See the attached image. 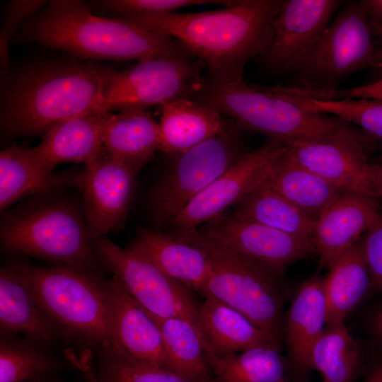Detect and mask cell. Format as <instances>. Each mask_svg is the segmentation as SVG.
I'll use <instances>...</instances> for the list:
<instances>
[{"label": "cell", "instance_id": "cell-1", "mask_svg": "<svg viewBox=\"0 0 382 382\" xmlns=\"http://www.w3.org/2000/svg\"><path fill=\"white\" fill-rule=\"evenodd\" d=\"M284 0H240L197 13L122 17L179 41L221 82L243 81L248 62L260 57L273 35V21Z\"/></svg>", "mask_w": 382, "mask_h": 382}, {"label": "cell", "instance_id": "cell-2", "mask_svg": "<svg viewBox=\"0 0 382 382\" xmlns=\"http://www.w3.org/2000/svg\"><path fill=\"white\" fill-rule=\"evenodd\" d=\"M15 42H36L98 59L140 61L190 54L167 35L128 18L96 15L79 0L49 1L45 9L21 25Z\"/></svg>", "mask_w": 382, "mask_h": 382}, {"label": "cell", "instance_id": "cell-3", "mask_svg": "<svg viewBox=\"0 0 382 382\" xmlns=\"http://www.w3.org/2000/svg\"><path fill=\"white\" fill-rule=\"evenodd\" d=\"M103 66L42 62L13 75L1 100V127L8 136L47 132L73 117L103 114Z\"/></svg>", "mask_w": 382, "mask_h": 382}, {"label": "cell", "instance_id": "cell-4", "mask_svg": "<svg viewBox=\"0 0 382 382\" xmlns=\"http://www.w3.org/2000/svg\"><path fill=\"white\" fill-rule=\"evenodd\" d=\"M91 271L62 265H29L28 276L36 299L62 336L82 343V347L122 351L115 332L108 282Z\"/></svg>", "mask_w": 382, "mask_h": 382}, {"label": "cell", "instance_id": "cell-5", "mask_svg": "<svg viewBox=\"0 0 382 382\" xmlns=\"http://www.w3.org/2000/svg\"><path fill=\"white\" fill-rule=\"evenodd\" d=\"M207 254L210 268L200 290L241 313L255 325L283 342L284 299L277 277L213 241L199 228L171 235Z\"/></svg>", "mask_w": 382, "mask_h": 382}, {"label": "cell", "instance_id": "cell-6", "mask_svg": "<svg viewBox=\"0 0 382 382\" xmlns=\"http://www.w3.org/2000/svg\"><path fill=\"white\" fill-rule=\"evenodd\" d=\"M192 98L231 117L240 127L281 141L326 138L352 127L337 117L308 111L243 80L221 82L209 76Z\"/></svg>", "mask_w": 382, "mask_h": 382}, {"label": "cell", "instance_id": "cell-7", "mask_svg": "<svg viewBox=\"0 0 382 382\" xmlns=\"http://www.w3.org/2000/svg\"><path fill=\"white\" fill-rule=\"evenodd\" d=\"M374 40L359 1H347L287 71L295 81L292 87L308 95L337 90L347 77L371 68Z\"/></svg>", "mask_w": 382, "mask_h": 382}, {"label": "cell", "instance_id": "cell-8", "mask_svg": "<svg viewBox=\"0 0 382 382\" xmlns=\"http://www.w3.org/2000/svg\"><path fill=\"white\" fill-rule=\"evenodd\" d=\"M85 220L65 201L45 202L13 213L1 226V247L62 265L97 267Z\"/></svg>", "mask_w": 382, "mask_h": 382}, {"label": "cell", "instance_id": "cell-9", "mask_svg": "<svg viewBox=\"0 0 382 382\" xmlns=\"http://www.w3.org/2000/svg\"><path fill=\"white\" fill-rule=\"evenodd\" d=\"M202 61L160 56L139 61L125 71L104 67L103 112L146 109L180 98H192L203 86Z\"/></svg>", "mask_w": 382, "mask_h": 382}, {"label": "cell", "instance_id": "cell-10", "mask_svg": "<svg viewBox=\"0 0 382 382\" xmlns=\"http://www.w3.org/2000/svg\"><path fill=\"white\" fill-rule=\"evenodd\" d=\"M235 127L190 148L180 156L158 184L151 199V212L157 225L168 223L242 156Z\"/></svg>", "mask_w": 382, "mask_h": 382}, {"label": "cell", "instance_id": "cell-11", "mask_svg": "<svg viewBox=\"0 0 382 382\" xmlns=\"http://www.w3.org/2000/svg\"><path fill=\"white\" fill-rule=\"evenodd\" d=\"M96 254L125 291L151 315L187 319L199 330V303L192 291L163 272L147 257L110 239L96 240Z\"/></svg>", "mask_w": 382, "mask_h": 382}, {"label": "cell", "instance_id": "cell-12", "mask_svg": "<svg viewBox=\"0 0 382 382\" xmlns=\"http://www.w3.org/2000/svg\"><path fill=\"white\" fill-rule=\"evenodd\" d=\"M285 150L281 140L269 138L257 149L243 154L168 223L172 235L191 231L223 215L265 183L274 161Z\"/></svg>", "mask_w": 382, "mask_h": 382}, {"label": "cell", "instance_id": "cell-13", "mask_svg": "<svg viewBox=\"0 0 382 382\" xmlns=\"http://www.w3.org/2000/svg\"><path fill=\"white\" fill-rule=\"evenodd\" d=\"M370 139L352 127L326 138L282 141L301 165L348 192L374 199L380 195L368 174Z\"/></svg>", "mask_w": 382, "mask_h": 382}, {"label": "cell", "instance_id": "cell-14", "mask_svg": "<svg viewBox=\"0 0 382 382\" xmlns=\"http://www.w3.org/2000/svg\"><path fill=\"white\" fill-rule=\"evenodd\" d=\"M139 171L104 154L76 173L75 185L83 195L85 221L92 241L123 228Z\"/></svg>", "mask_w": 382, "mask_h": 382}, {"label": "cell", "instance_id": "cell-15", "mask_svg": "<svg viewBox=\"0 0 382 382\" xmlns=\"http://www.w3.org/2000/svg\"><path fill=\"white\" fill-rule=\"evenodd\" d=\"M197 228L277 277L291 265L316 253L311 238L296 236L233 214H224Z\"/></svg>", "mask_w": 382, "mask_h": 382}, {"label": "cell", "instance_id": "cell-16", "mask_svg": "<svg viewBox=\"0 0 382 382\" xmlns=\"http://www.w3.org/2000/svg\"><path fill=\"white\" fill-rule=\"evenodd\" d=\"M345 3L341 0H284L273 21L272 40L260 57L264 66L272 72L287 73Z\"/></svg>", "mask_w": 382, "mask_h": 382}, {"label": "cell", "instance_id": "cell-17", "mask_svg": "<svg viewBox=\"0 0 382 382\" xmlns=\"http://www.w3.org/2000/svg\"><path fill=\"white\" fill-rule=\"evenodd\" d=\"M324 279L313 276L304 281L284 313L283 342L293 382H308L313 371L312 349L327 324Z\"/></svg>", "mask_w": 382, "mask_h": 382}, {"label": "cell", "instance_id": "cell-18", "mask_svg": "<svg viewBox=\"0 0 382 382\" xmlns=\"http://www.w3.org/2000/svg\"><path fill=\"white\" fill-rule=\"evenodd\" d=\"M382 221L376 199L345 192L315 220L312 239L320 268L359 241L361 234Z\"/></svg>", "mask_w": 382, "mask_h": 382}, {"label": "cell", "instance_id": "cell-19", "mask_svg": "<svg viewBox=\"0 0 382 382\" xmlns=\"http://www.w3.org/2000/svg\"><path fill=\"white\" fill-rule=\"evenodd\" d=\"M28 266L25 262L17 261L1 267V332L23 334L47 347L62 336L35 296L28 279Z\"/></svg>", "mask_w": 382, "mask_h": 382}, {"label": "cell", "instance_id": "cell-20", "mask_svg": "<svg viewBox=\"0 0 382 382\" xmlns=\"http://www.w3.org/2000/svg\"><path fill=\"white\" fill-rule=\"evenodd\" d=\"M115 336L122 352L152 365L173 370L158 326L122 287L115 277L108 281Z\"/></svg>", "mask_w": 382, "mask_h": 382}, {"label": "cell", "instance_id": "cell-21", "mask_svg": "<svg viewBox=\"0 0 382 382\" xmlns=\"http://www.w3.org/2000/svg\"><path fill=\"white\" fill-rule=\"evenodd\" d=\"M108 113L81 115L64 120L46 132L32 151L40 164L53 172L59 163H83L105 154L103 132Z\"/></svg>", "mask_w": 382, "mask_h": 382}, {"label": "cell", "instance_id": "cell-22", "mask_svg": "<svg viewBox=\"0 0 382 382\" xmlns=\"http://www.w3.org/2000/svg\"><path fill=\"white\" fill-rule=\"evenodd\" d=\"M198 323L204 349L219 357L257 346H282L241 313L212 296L199 303Z\"/></svg>", "mask_w": 382, "mask_h": 382}, {"label": "cell", "instance_id": "cell-23", "mask_svg": "<svg viewBox=\"0 0 382 382\" xmlns=\"http://www.w3.org/2000/svg\"><path fill=\"white\" fill-rule=\"evenodd\" d=\"M228 127L222 115L193 98H180L160 106L158 150L180 154Z\"/></svg>", "mask_w": 382, "mask_h": 382}, {"label": "cell", "instance_id": "cell-24", "mask_svg": "<svg viewBox=\"0 0 382 382\" xmlns=\"http://www.w3.org/2000/svg\"><path fill=\"white\" fill-rule=\"evenodd\" d=\"M129 247L191 291H200L209 272V260L204 250L158 229H139Z\"/></svg>", "mask_w": 382, "mask_h": 382}, {"label": "cell", "instance_id": "cell-25", "mask_svg": "<svg viewBox=\"0 0 382 382\" xmlns=\"http://www.w3.org/2000/svg\"><path fill=\"white\" fill-rule=\"evenodd\" d=\"M105 155L140 170L159 147L158 122L146 109L108 113L103 132Z\"/></svg>", "mask_w": 382, "mask_h": 382}, {"label": "cell", "instance_id": "cell-26", "mask_svg": "<svg viewBox=\"0 0 382 382\" xmlns=\"http://www.w3.org/2000/svg\"><path fill=\"white\" fill-rule=\"evenodd\" d=\"M265 183L314 220L348 192L301 165L286 149L274 161Z\"/></svg>", "mask_w": 382, "mask_h": 382}, {"label": "cell", "instance_id": "cell-27", "mask_svg": "<svg viewBox=\"0 0 382 382\" xmlns=\"http://www.w3.org/2000/svg\"><path fill=\"white\" fill-rule=\"evenodd\" d=\"M328 270L324 277L327 323H345L372 286L362 242L338 256Z\"/></svg>", "mask_w": 382, "mask_h": 382}, {"label": "cell", "instance_id": "cell-28", "mask_svg": "<svg viewBox=\"0 0 382 382\" xmlns=\"http://www.w3.org/2000/svg\"><path fill=\"white\" fill-rule=\"evenodd\" d=\"M76 173L47 171L31 149L13 144L0 153V208L3 210L30 194L75 185Z\"/></svg>", "mask_w": 382, "mask_h": 382}, {"label": "cell", "instance_id": "cell-29", "mask_svg": "<svg viewBox=\"0 0 382 382\" xmlns=\"http://www.w3.org/2000/svg\"><path fill=\"white\" fill-rule=\"evenodd\" d=\"M204 352L214 382H287L289 378L279 345L257 346L224 357Z\"/></svg>", "mask_w": 382, "mask_h": 382}, {"label": "cell", "instance_id": "cell-30", "mask_svg": "<svg viewBox=\"0 0 382 382\" xmlns=\"http://www.w3.org/2000/svg\"><path fill=\"white\" fill-rule=\"evenodd\" d=\"M236 207L233 214L238 218L312 239L315 220L265 183Z\"/></svg>", "mask_w": 382, "mask_h": 382}, {"label": "cell", "instance_id": "cell-31", "mask_svg": "<svg viewBox=\"0 0 382 382\" xmlns=\"http://www.w3.org/2000/svg\"><path fill=\"white\" fill-rule=\"evenodd\" d=\"M149 314L161 331L173 371L187 382H214L196 326L185 318Z\"/></svg>", "mask_w": 382, "mask_h": 382}, {"label": "cell", "instance_id": "cell-32", "mask_svg": "<svg viewBox=\"0 0 382 382\" xmlns=\"http://www.w3.org/2000/svg\"><path fill=\"white\" fill-rule=\"evenodd\" d=\"M361 361V347L345 323H327L311 353L313 370L321 374V382H355Z\"/></svg>", "mask_w": 382, "mask_h": 382}, {"label": "cell", "instance_id": "cell-33", "mask_svg": "<svg viewBox=\"0 0 382 382\" xmlns=\"http://www.w3.org/2000/svg\"><path fill=\"white\" fill-rule=\"evenodd\" d=\"M277 96L308 111L337 117L359 127L370 139L382 141V100L318 99L292 86H278Z\"/></svg>", "mask_w": 382, "mask_h": 382}, {"label": "cell", "instance_id": "cell-34", "mask_svg": "<svg viewBox=\"0 0 382 382\" xmlns=\"http://www.w3.org/2000/svg\"><path fill=\"white\" fill-rule=\"evenodd\" d=\"M14 335L1 332L0 382H25L66 367L46 347Z\"/></svg>", "mask_w": 382, "mask_h": 382}, {"label": "cell", "instance_id": "cell-35", "mask_svg": "<svg viewBox=\"0 0 382 382\" xmlns=\"http://www.w3.org/2000/svg\"><path fill=\"white\" fill-rule=\"evenodd\" d=\"M98 352L96 370L101 382H187L172 370L136 360L120 351Z\"/></svg>", "mask_w": 382, "mask_h": 382}, {"label": "cell", "instance_id": "cell-36", "mask_svg": "<svg viewBox=\"0 0 382 382\" xmlns=\"http://www.w3.org/2000/svg\"><path fill=\"white\" fill-rule=\"evenodd\" d=\"M229 0H100L92 1L91 8L103 12H112L122 17L153 16L173 13L174 11L184 7L199 5L233 4Z\"/></svg>", "mask_w": 382, "mask_h": 382}, {"label": "cell", "instance_id": "cell-37", "mask_svg": "<svg viewBox=\"0 0 382 382\" xmlns=\"http://www.w3.org/2000/svg\"><path fill=\"white\" fill-rule=\"evenodd\" d=\"M44 0H14L7 4L0 31V64L6 69L9 62L8 42L22 25L36 15L46 4Z\"/></svg>", "mask_w": 382, "mask_h": 382}, {"label": "cell", "instance_id": "cell-38", "mask_svg": "<svg viewBox=\"0 0 382 382\" xmlns=\"http://www.w3.org/2000/svg\"><path fill=\"white\" fill-rule=\"evenodd\" d=\"M361 242L372 286L382 289V221L369 229Z\"/></svg>", "mask_w": 382, "mask_h": 382}, {"label": "cell", "instance_id": "cell-39", "mask_svg": "<svg viewBox=\"0 0 382 382\" xmlns=\"http://www.w3.org/2000/svg\"><path fill=\"white\" fill-rule=\"evenodd\" d=\"M318 99L367 98L382 100V77L365 85L337 89L328 93L311 96Z\"/></svg>", "mask_w": 382, "mask_h": 382}, {"label": "cell", "instance_id": "cell-40", "mask_svg": "<svg viewBox=\"0 0 382 382\" xmlns=\"http://www.w3.org/2000/svg\"><path fill=\"white\" fill-rule=\"evenodd\" d=\"M63 353L69 363L82 374L86 382H101L96 373L91 348L82 347L76 351L73 347H66Z\"/></svg>", "mask_w": 382, "mask_h": 382}, {"label": "cell", "instance_id": "cell-41", "mask_svg": "<svg viewBox=\"0 0 382 382\" xmlns=\"http://www.w3.org/2000/svg\"><path fill=\"white\" fill-rule=\"evenodd\" d=\"M359 3L374 38L377 39L376 47H382V0H361Z\"/></svg>", "mask_w": 382, "mask_h": 382}, {"label": "cell", "instance_id": "cell-42", "mask_svg": "<svg viewBox=\"0 0 382 382\" xmlns=\"http://www.w3.org/2000/svg\"><path fill=\"white\" fill-rule=\"evenodd\" d=\"M367 170L373 185L378 191L380 197H382V163L369 162Z\"/></svg>", "mask_w": 382, "mask_h": 382}, {"label": "cell", "instance_id": "cell-43", "mask_svg": "<svg viewBox=\"0 0 382 382\" xmlns=\"http://www.w3.org/2000/svg\"><path fill=\"white\" fill-rule=\"evenodd\" d=\"M361 382H382V359L371 364Z\"/></svg>", "mask_w": 382, "mask_h": 382}, {"label": "cell", "instance_id": "cell-44", "mask_svg": "<svg viewBox=\"0 0 382 382\" xmlns=\"http://www.w3.org/2000/svg\"><path fill=\"white\" fill-rule=\"evenodd\" d=\"M372 326L376 334L382 340V308L374 314Z\"/></svg>", "mask_w": 382, "mask_h": 382}, {"label": "cell", "instance_id": "cell-45", "mask_svg": "<svg viewBox=\"0 0 382 382\" xmlns=\"http://www.w3.org/2000/svg\"><path fill=\"white\" fill-rule=\"evenodd\" d=\"M371 68L382 76V47H376Z\"/></svg>", "mask_w": 382, "mask_h": 382}, {"label": "cell", "instance_id": "cell-46", "mask_svg": "<svg viewBox=\"0 0 382 382\" xmlns=\"http://www.w3.org/2000/svg\"><path fill=\"white\" fill-rule=\"evenodd\" d=\"M25 382H59L57 381H54V379H51L48 377V375L42 376L40 377H37L35 378H33L28 381H26Z\"/></svg>", "mask_w": 382, "mask_h": 382}, {"label": "cell", "instance_id": "cell-47", "mask_svg": "<svg viewBox=\"0 0 382 382\" xmlns=\"http://www.w3.org/2000/svg\"><path fill=\"white\" fill-rule=\"evenodd\" d=\"M376 163H382V154L378 156V160Z\"/></svg>", "mask_w": 382, "mask_h": 382}]
</instances>
